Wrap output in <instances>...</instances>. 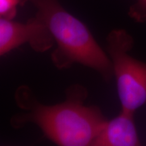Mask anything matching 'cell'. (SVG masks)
<instances>
[{"instance_id": "1", "label": "cell", "mask_w": 146, "mask_h": 146, "mask_svg": "<svg viewBox=\"0 0 146 146\" xmlns=\"http://www.w3.org/2000/svg\"><path fill=\"white\" fill-rule=\"evenodd\" d=\"M87 97L86 89L74 85L67 90L64 102L47 106L35 100L29 87L21 86L16 91L15 100L25 112L14 115L10 123L16 129L33 123L58 145L91 146L108 120L99 108L84 104Z\"/></svg>"}, {"instance_id": "2", "label": "cell", "mask_w": 146, "mask_h": 146, "mask_svg": "<svg viewBox=\"0 0 146 146\" xmlns=\"http://www.w3.org/2000/svg\"><path fill=\"white\" fill-rule=\"evenodd\" d=\"M28 1L35 7V16L44 23L57 43L52 60L58 68L81 64L97 71L106 81L112 78L110 59L85 24L67 12L58 0Z\"/></svg>"}, {"instance_id": "3", "label": "cell", "mask_w": 146, "mask_h": 146, "mask_svg": "<svg viewBox=\"0 0 146 146\" xmlns=\"http://www.w3.org/2000/svg\"><path fill=\"white\" fill-rule=\"evenodd\" d=\"M106 43L122 110L135 113L146 103V63L129 54L134 41L124 29L112 31Z\"/></svg>"}, {"instance_id": "4", "label": "cell", "mask_w": 146, "mask_h": 146, "mask_svg": "<svg viewBox=\"0 0 146 146\" xmlns=\"http://www.w3.org/2000/svg\"><path fill=\"white\" fill-rule=\"evenodd\" d=\"M55 43L53 36L41 21L35 17L26 23L0 18V55L3 56L24 43H29L33 50L44 52Z\"/></svg>"}, {"instance_id": "5", "label": "cell", "mask_w": 146, "mask_h": 146, "mask_svg": "<svg viewBox=\"0 0 146 146\" xmlns=\"http://www.w3.org/2000/svg\"><path fill=\"white\" fill-rule=\"evenodd\" d=\"M134 113L121 109L117 116L107 120L91 146L141 145Z\"/></svg>"}, {"instance_id": "6", "label": "cell", "mask_w": 146, "mask_h": 146, "mask_svg": "<svg viewBox=\"0 0 146 146\" xmlns=\"http://www.w3.org/2000/svg\"><path fill=\"white\" fill-rule=\"evenodd\" d=\"M24 0H0L1 17L13 20L16 15L17 7Z\"/></svg>"}, {"instance_id": "7", "label": "cell", "mask_w": 146, "mask_h": 146, "mask_svg": "<svg viewBox=\"0 0 146 146\" xmlns=\"http://www.w3.org/2000/svg\"><path fill=\"white\" fill-rule=\"evenodd\" d=\"M129 15L138 23L146 22V0H137L129 9Z\"/></svg>"}]
</instances>
